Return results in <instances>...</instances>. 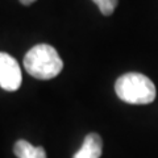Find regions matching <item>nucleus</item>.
<instances>
[{
  "label": "nucleus",
  "instance_id": "7",
  "mask_svg": "<svg viewBox=\"0 0 158 158\" xmlns=\"http://www.w3.org/2000/svg\"><path fill=\"white\" fill-rule=\"evenodd\" d=\"M34 2H36V0H20V3L24 4V6H31V4Z\"/></svg>",
  "mask_w": 158,
  "mask_h": 158
},
{
  "label": "nucleus",
  "instance_id": "2",
  "mask_svg": "<svg viewBox=\"0 0 158 158\" xmlns=\"http://www.w3.org/2000/svg\"><path fill=\"white\" fill-rule=\"evenodd\" d=\"M116 95L129 104H149L154 102L157 91L149 78L140 73H127L115 83Z\"/></svg>",
  "mask_w": 158,
  "mask_h": 158
},
{
  "label": "nucleus",
  "instance_id": "5",
  "mask_svg": "<svg viewBox=\"0 0 158 158\" xmlns=\"http://www.w3.org/2000/svg\"><path fill=\"white\" fill-rule=\"evenodd\" d=\"M17 158H46V152L42 146H33L25 140H19L13 146Z\"/></svg>",
  "mask_w": 158,
  "mask_h": 158
},
{
  "label": "nucleus",
  "instance_id": "3",
  "mask_svg": "<svg viewBox=\"0 0 158 158\" xmlns=\"http://www.w3.org/2000/svg\"><path fill=\"white\" fill-rule=\"evenodd\" d=\"M21 70L12 56L0 52V87L6 91H17L21 86Z\"/></svg>",
  "mask_w": 158,
  "mask_h": 158
},
{
  "label": "nucleus",
  "instance_id": "1",
  "mask_svg": "<svg viewBox=\"0 0 158 158\" xmlns=\"http://www.w3.org/2000/svg\"><path fill=\"white\" fill-rule=\"evenodd\" d=\"M24 67L33 78L48 81L56 78L62 71L63 62L52 45L38 44L25 54Z\"/></svg>",
  "mask_w": 158,
  "mask_h": 158
},
{
  "label": "nucleus",
  "instance_id": "6",
  "mask_svg": "<svg viewBox=\"0 0 158 158\" xmlns=\"http://www.w3.org/2000/svg\"><path fill=\"white\" fill-rule=\"evenodd\" d=\"M92 2L96 4L99 11L104 15V16H110V15L115 12L118 0H92Z\"/></svg>",
  "mask_w": 158,
  "mask_h": 158
},
{
  "label": "nucleus",
  "instance_id": "4",
  "mask_svg": "<svg viewBox=\"0 0 158 158\" xmlns=\"http://www.w3.org/2000/svg\"><path fill=\"white\" fill-rule=\"evenodd\" d=\"M103 153V141L98 133H90L83 141L82 148L73 158H100Z\"/></svg>",
  "mask_w": 158,
  "mask_h": 158
}]
</instances>
